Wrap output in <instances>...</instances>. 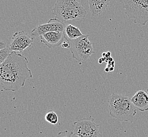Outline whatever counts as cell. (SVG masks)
<instances>
[{"mask_svg":"<svg viewBox=\"0 0 148 137\" xmlns=\"http://www.w3.org/2000/svg\"><path fill=\"white\" fill-rule=\"evenodd\" d=\"M10 53V51L8 48H4L0 50V65L6 60V58Z\"/></svg>","mask_w":148,"mask_h":137,"instance_id":"5bb4252c","label":"cell"},{"mask_svg":"<svg viewBox=\"0 0 148 137\" xmlns=\"http://www.w3.org/2000/svg\"><path fill=\"white\" fill-rule=\"evenodd\" d=\"M106 53H102V57H106Z\"/></svg>","mask_w":148,"mask_h":137,"instance_id":"44dd1931","label":"cell"},{"mask_svg":"<svg viewBox=\"0 0 148 137\" xmlns=\"http://www.w3.org/2000/svg\"><path fill=\"white\" fill-rule=\"evenodd\" d=\"M89 35L73 40H66L70 44V50L72 58L79 62H85L95 53L91 42L89 40Z\"/></svg>","mask_w":148,"mask_h":137,"instance_id":"5b68a950","label":"cell"},{"mask_svg":"<svg viewBox=\"0 0 148 137\" xmlns=\"http://www.w3.org/2000/svg\"><path fill=\"white\" fill-rule=\"evenodd\" d=\"M103 62V60L102 59V58H100L99 60V63H100V64H101Z\"/></svg>","mask_w":148,"mask_h":137,"instance_id":"ffe728a7","label":"cell"},{"mask_svg":"<svg viewBox=\"0 0 148 137\" xmlns=\"http://www.w3.org/2000/svg\"><path fill=\"white\" fill-rule=\"evenodd\" d=\"M147 92H148V89H147Z\"/></svg>","mask_w":148,"mask_h":137,"instance_id":"7402d4cb","label":"cell"},{"mask_svg":"<svg viewBox=\"0 0 148 137\" xmlns=\"http://www.w3.org/2000/svg\"><path fill=\"white\" fill-rule=\"evenodd\" d=\"M73 134V131L65 130V131L60 132L56 137H72Z\"/></svg>","mask_w":148,"mask_h":137,"instance_id":"9a60e30c","label":"cell"},{"mask_svg":"<svg viewBox=\"0 0 148 137\" xmlns=\"http://www.w3.org/2000/svg\"><path fill=\"white\" fill-rule=\"evenodd\" d=\"M110 116L121 122H133L136 108L127 95L112 93L108 100Z\"/></svg>","mask_w":148,"mask_h":137,"instance_id":"7a4b0ae2","label":"cell"},{"mask_svg":"<svg viewBox=\"0 0 148 137\" xmlns=\"http://www.w3.org/2000/svg\"><path fill=\"white\" fill-rule=\"evenodd\" d=\"M73 135L78 137H102L99 126L92 117L77 120L73 122Z\"/></svg>","mask_w":148,"mask_h":137,"instance_id":"8992f818","label":"cell"},{"mask_svg":"<svg viewBox=\"0 0 148 137\" xmlns=\"http://www.w3.org/2000/svg\"><path fill=\"white\" fill-rule=\"evenodd\" d=\"M63 33L65 40H73L83 36L79 28L72 24L65 25Z\"/></svg>","mask_w":148,"mask_h":137,"instance_id":"7c38bea8","label":"cell"},{"mask_svg":"<svg viewBox=\"0 0 148 137\" xmlns=\"http://www.w3.org/2000/svg\"><path fill=\"white\" fill-rule=\"evenodd\" d=\"M65 25L64 22L60 21L58 18H50L47 23L39 25L33 29L31 32V36L32 39L51 31L63 32Z\"/></svg>","mask_w":148,"mask_h":137,"instance_id":"52a82bcc","label":"cell"},{"mask_svg":"<svg viewBox=\"0 0 148 137\" xmlns=\"http://www.w3.org/2000/svg\"></svg>","mask_w":148,"mask_h":137,"instance_id":"603a6c76","label":"cell"},{"mask_svg":"<svg viewBox=\"0 0 148 137\" xmlns=\"http://www.w3.org/2000/svg\"><path fill=\"white\" fill-rule=\"evenodd\" d=\"M45 120L51 125H54L58 122V116L56 113L53 111H50L45 116Z\"/></svg>","mask_w":148,"mask_h":137,"instance_id":"4fadbf2b","label":"cell"},{"mask_svg":"<svg viewBox=\"0 0 148 137\" xmlns=\"http://www.w3.org/2000/svg\"><path fill=\"white\" fill-rule=\"evenodd\" d=\"M6 42L3 41L2 40H0V50H2L3 49L6 48Z\"/></svg>","mask_w":148,"mask_h":137,"instance_id":"e0dca14e","label":"cell"},{"mask_svg":"<svg viewBox=\"0 0 148 137\" xmlns=\"http://www.w3.org/2000/svg\"><path fill=\"white\" fill-rule=\"evenodd\" d=\"M111 0H89L90 11L93 16H97L105 12Z\"/></svg>","mask_w":148,"mask_h":137,"instance_id":"8fae6325","label":"cell"},{"mask_svg":"<svg viewBox=\"0 0 148 137\" xmlns=\"http://www.w3.org/2000/svg\"><path fill=\"white\" fill-rule=\"evenodd\" d=\"M41 41L44 43L47 48H56L62 45L64 41L63 32L51 31L45 33L40 36Z\"/></svg>","mask_w":148,"mask_h":137,"instance_id":"9c48e42d","label":"cell"},{"mask_svg":"<svg viewBox=\"0 0 148 137\" xmlns=\"http://www.w3.org/2000/svg\"><path fill=\"white\" fill-rule=\"evenodd\" d=\"M125 13L135 24L145 25L148 23V0H120Z\"/></svg>","mask_w":148,"mask_h":137,"instance_id":"277c9868","label":"cell"},{"mask_svg":"<svg viewBox=\"0 0 148 137\" xmlns=\"http://www.w3.org/2000/svg\"><path fill=\"white\" fill-rule=\"evenodd\" d=\"M33 40L24 31L16 32L12 36L9 49L11 52H23L32 45Z\"/></svg>","mask_w":148,"mask_h":137,"instance_id":"ba28073f","label":"cell"},{"mask_svg":"<svg viewBox=\"0 0 148 137\" xmlns=\"http://www.w3.org/2000/svg\"><path fill=\"white\" fill-rule=\"evenodd\" d=\"M134 107L142 112L148 111V93L143 90L137 91L131 99Z\"/></svg>","mask_w":148,"mask_h":137,"instance_id":"30bf717a","label":"cell"},{"mask_svg":"<svg viewBox=\"0 0 148 137\" xmlns=\"http://www.w3.org/2000/svg\"><path fill=\"white\" fill-rule=\"evenodd\" d=\"M28 63L27 57L15 51L10 52L0 65V84L4 90L16 91L25 86L27 79L32 78Z\"/></svg>","mask_w":148,"mask_h":137,"instance_id":"6da1fadb","label":"cell"},{"mask_svg":"<svg viewBox=\"0 0 148 137\" xmlns=\"http://www.w3.org/2000/svg\"><path fill=\"white\" fill-rule=\"evenodd\" d=\"M52 12L63 22L79 21L86 18L87 11L76 0H56Z\"/></svg>","mask_w":148,"mask_h":137,"instance_id":"3957f363","label":"cell"},{"mask_svg":"<svg viewBox=\"0 0 148 137\" xmlns=\"http://www.w3.org/2000/svg\"><path fill=\"white\" fill-rule=\"evenodd\" d=\"M65 40V41H64L62 43V45H61L62 47L63 48H64V49H70V46L69 43L66 40Z\"/></svg>","mask_w":148,"mask_h":137,"instance_id":"2e32d148","label":"cell"},{"mask_svg":"<svg viewBox=\"0 0 148 137\" xmlns=\"http://www.w3.org/2000/svg\"><path fill=\"white\" fill-rule=\"evenodd\" d=\"M105 71L106 72H109L110 71L109 68L107 67L106 69H105Z\"/></svg>","mask_w":148,"mask_h":137,"instance_id":"d6986e66","label":"cell"},{"mask_svg":"<svg viewBox=\"0 0 148 137\" xmlns=\"http://www.w3.org/2000/svg\"><path fill=\"white\" fill-rule=\"evenodd\" d=\"M114 67H113V66H111V67H110L109 68L110 71H114Z\"/></svg>","mask_w":148,"mask_h":137,"instance_id":"ac0fdd59","label":"cell"}]
</instances>
